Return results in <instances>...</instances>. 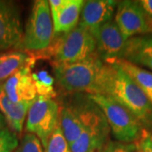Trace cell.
Here are the masks:
<instances>
[{"label": "cell", "mask_w": 152, "mask_h": 152, "mask_svg": "<svg viewBox=\"0 0 152 152\" xmlns=\"http://www.w3.org/2000/svg\"><path fill=\"white\" fill-rule=\"evenodd\" d=\"M114 17V21L126 41L134 37L152 34V21L138 1L118 2Z\"/></svg>", "instance_id": "obj_8"}, {"label": "cell", "mask_w": 152, "mask_h": 152, "mask_svg": "<svg viewBox=\"0 0 152 152\" xmlns=\"http://www.w3.org/2000/svg\"><path fill=\"white\" fill-rule=\"evenodd\" d=\"M134 151V144H126L119 141H110L100 152H132Z\"/></svg>", "instance_id": "obj_24"}, {"label": "cell", "mask_w": 152, "mask_h": 152, "mask_svg": "<svg viewBox=\"0 0 152 152\" xmlns=\"http://www.w3.org/2000/svg\"><path fill=\"white\" fill-rule=\"evenodd\" d=\"M17 152H44L40 140L31 133H26Z\"/></svg>", "instance_id": "obj_22"}, {"label": "cell", "mask_w": 152, "mask_h": 152, "mask_svg": "<svg viewBox=\"0 0 152 152\" xmlns=\"http://www.w3.org/2000/svg\"><path fill=\"white\" fill-rule=\"evenodd\" d=\"M23 35L19 6L13 1L0 0V53L18 48Z\"/></svg>", "instance_id": "obj_9"}, {"label": "cell", "mask_w": 152, "mask_h": 152, "mask_svg": "<svg viewBox=\"0 0 152 152\" xmlns=\"http://www.w3.org/2000/svg\"><path fill=\"white\" fill-rule=\"evenodd\" d=\"M59 105L54 99L37 96L30 107L26 129L37 137L44 150L58 124Z\"/></svg>", "instance_id": "obj_7"}, {"label": "cell", "mask_w": 152, "mask_h": 152, "mask_svg": "<svg viewBox=\"0 0 152 152\" xmlns=\"http://www.w3.org/2000/svg\"><path fill=\"white\" fill-rule=\"evenodd\" d=\"M85 2L83 0H67L65 5L53 20V35L69 33L78 26Z\"/></svg>", "instance_id": "obj_17"}, {"label": "cell", "mask_w": 152, "mask_h": 152, "mask_svg": "<svg viewBox=\"0 0 152 152\" xmlns=\"http://www.w3.org/2000/svg\"><path fill=\"white\" fill-rule=\"evenodd\" d=\"M103 64L96 52L82 61L71 64L51 63V65L58 86L64 95H68L88 94L96 80Z\"/></svg>", "instance_id": "obj_4"}, {"label": "cell", "mask_w": 152, "mask_h": 152, "mask_svg": "<svg viewBox=\"0 0 152 152\" xmlns=\"http://www.w3.org/2000/svg\"><path fill=\"white\" fill-rule=\"evenodd\" d=\"M66 2H67V0H50V1H48L49 8H50L53 20L58 15V13L62 10V8L65 5Z\"/></svg>", "instance_id": "obj_25"}, {"label": "cell", "mask_w": 152, "mask_h": 152, "mask_svg": "<svg viewBox=\"0 0 152 152\" xmlns=\"http://www.w3.org/2000/svg\"><path fill=\"white\" fill-rule=\"evenodd\" d=\"M122 59L152 71V34L127 40Z\"/></svg>", "instance_id": "obj_14"}, {"label": "cell", "mask_w": 152, "mask_h": 152, "mask_svg": "<svg viewBox=\"0 0 152 152\" xmlns=\"http://www.w3.org/2000/svg\"><path fill=\"white\" fill-rule=\"evenodd\" d=\"M88 94H100L113 98L130 111L145 129L152 132L151 102L116 64L104 63Z\"/></svg>", "instance_id": "obj_1"}, {"label": "cell", "mask_w": 152, "mask_h": 152, "mask_svg": "<svg viewBox=\"0 0 152 152\" xmlns=\"http://www.w3.org/2000/svg\"><path fill=\"white\" fill-rule=\"evenodd\" d=\"M44 152H72L69 145L63 134L59 124L50 137Z\"/></svg>", "instance_id": "obj_20"}, {"label": "cell", "mask_w": 152, "mask_h": 152, "mask_svg": "<svg viewBox=\"0 0 152 152\" xmlns=\"http://www.w3.org/2000/svg\"><path fill=\"white\" fill-rule=\"evenodd\" d=\"M94 38L96 52L104 63H112L123 58L127 41L113 20L102 25Z\"/></svg>", "instance_id": "obj_10"}, {"label": "cell", "mask_w": 152, "mask_h": 152, "mask_svg": "<svg viewBox=\"0 0 152 152\" xmlns=\"http://www.w3.org/2000/svg\"><path fill=\"white\" fill-rule=\"evenodd\" d=\"M53 37V22L51 15L48 1L34 2L21 43L18 50L26 53H37L47 49Z\"/></svg>", "instance_id": "obj_6"}, {"label": "cell", "mask_w": 152, "mask_h": 152, "mask_svg": "<svg viewBox=\"0 0 152 152\" xmlns=\"http://www.w3.org/2000/svg\"><path fill=\"white\" fill-rule=\"evenodd\" d=\"M6 121L4 119V117L3 116V114L0 113V130H2L3 129L5 128Z\"/></svg>", "instance_id": "obj_27"}, {"label": "cell", "mask_w": 152, "mask_h": 152, "mask_svg": "<svg viewBox=\"0 0 152 152\" xmlns=\"http://www.w3.org/2000/svg\"><path fill=\"white\" fill-rule=\"evenodd\" d=\"M89 97L102 111L111 133L117 141L134 144L145 129L128 109L113 98L100 94H88Z\"/></svg>", "instance_id": "obj_5"}, {"label": "cell", "mask_w": 152, "mask_h": 152, "mask_svg": "<svg viewBox=\"0 0 152 152\" xmlns=\"http://www.w3.org/2000/svg\"><path fill=\"white\" fill-rule=\"evenodd\" d=\"M33 102L15 103L6 96L3 86H0V113L15 133L21 134L24 122Z\"/></svg>", "instance_id": "obj_15"}, {"label": "cell", "mask_w": 152, "mask_h": 152, "mask_svg": "<svg viewBox=\"0 0 152 152\" xmlns=\"http://www.w3.org/2000/svg\"><path fill=\"white\" fill-rule=\"evenodd\" d=\"M134 145L136 152H152V132L144 129Z\"/></svg>", "instance_id": "obj_23"}, {"label": "cell", "mask_w": 152, "mask_h": 152, "mask_svg": "<svg viewBox=\"0 0 152 152\" xmlns=\"http://www.w3.org/2000/svg\"><path fill=\"white\" fill-rule=\"evenodd\" d=\"M138 2L147 17L152 21V0H140Z\"/></svg>", "instance_id": "obj_26"}, {"label": "cell", "mask_w": 152, "mask_h": 152, "mask_svg": "<svg viewBox=\"0 0 152 152\" xmlns=\"http://www.w3.org/2000/svg\"><path fill=\"white\" fill-rule=\"evenodd\" d=\"M118 4L113 0L86 1L78 25L87 29L95 37L102 25L113 20Z\"/></svg>", "instance_id": "obj_11"}, {"label": "cell", "mask_w": 152, "mask_h": 152, "mask_svg": "<svg viewBox=\"0 0 152 152\" xmlns=\"http://www.w3.org/2000/svg\"><path fill=\"white\" fill-rule=\"evenodd\" d=\"M32 79L37 89L38 96L54 99L57 92L54 89V78L48 74L47 70H40L32 73Z\"/></svg>", "instance_id": "obj_19"}, {"label": "cell", "mask_w": 152, "mask_h": 152, "mask_svg": "<svg viewBox=\"0 0 152 152\" xmlns=\"http://www.w3.org/2000/svg\"><path fill=\"white\" fill-rule=\"evenodd\" d=\"M124 71L137 85L152 104V72L134 65L124 59H117L112 62ZM110 64V63H108Z\"/></svg>", "instance_id": "obj_18"}, {"label": "cell", "mask_w": 152, "mask_h": 152, "mask_svg": "<svg viewBox=\"0 0 152 152\" xmlns=\"http://www.w3.org/2000/svg\"><path fill=\"white\" fill-rule=\"evenodd\" d=\"M96 52V40L91 32L78 25L66 34L53 35L48 48L37 53H30L35 60L49 58L51 63L71 64L86 59Z\"/></svg>", "instance_id": "obj_2"}, {"label": "cell", "mask_w": 152, "mask_h": 152, "mask_svg": "<svg viewBox=\"0 0 152 152\" xmlns=\"http://www.w3.org/2000/svg\"><path fill=\"white\" fill-rule=\"evenodd\" d=\"M2 86L6 96L15 103L33 102L38 96L30 65L16 72Z\"/></svg>", "instance_id": "obj_13"}, {"label": "cell", "mask_w": 152, "mask_h": 152, "mask_svg": "<svg viewBox=\"0 0 152 152\" xmlns=\"http://www.w3.org/2000/svg\"><path fill=\"white\" fill-rule=\"evenodd\" d=\"M35 60L26 52L13 49L0 53V86L21 69L32 67Z\"/></svg>", "instance_id": "obj_16"}, {"label": "cell", "mask_w": 152, "mask_h": 152, "mask_svg": "<svg viewBox=\"0 0 152 152\" xmlns=\"http://www.w3.org/2000/svg\"><path fill=\"white\" fill-rule=\"evenodd\" d=\"M19 146L16 134L7 127L0 130V152H15Z\"/></svg>", "instance_id": "obj_21"}, {"label": "cell", "mask_w": 152, "mask_h": 152, "mask_svg": "<svg viewBox=\"0 0 152 152\" xmlns=\"http://www.w3.org/2000/svg\"><path fill=\"white\" fill-rule=\"evenodd\" d=\"M69 98L58 103V124L70 146L95 120L103 113L86 93L68 94Z\"/></svg>", "instance_id": "obj_3"}, {"label": "cell", "mask_w": 152, "mask_h": 152, "mask_svg": "<svg viewBox=\"0 0 152 152\" xmlns=\"http://www.w3.org/2000/svg\"><path fill=\"white\" fill-rule=\"evenodd\" d=\"M111 129L104 114L89 125L70 145L72 152H100L110 141Z\"/></svg>", "instance_id": "obj_12"}]
</instances>
